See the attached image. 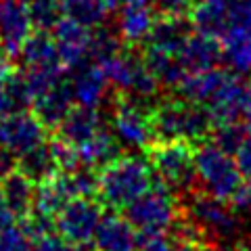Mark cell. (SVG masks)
Listing matches in <instances>:
<instances>
[{
	"instance_id": "13",
	"label": "cell",
	"mask_w": 251,
	"mask_h": 251,
	"mask_svg": "<svg viewBox=\"0 0 251 251\" xmlns=\"http://www.w3.org/2000/svg\"><path fill=\"white\" fill-rule=\"evenodd\" d=\"M157 13L153 9L151 0H124L120 9V21H117V31L126 46L145 44L151 27L155 23Z\"/></svg>"
},
{
	"instance_id": "23",
	"label": "cell",
	"mask_w": 251,
	"mask_h": 251,
	"mask_svg": "<svg viewBox=\"0 0 251 251\" xmlns=\"http://www.w3.org/2000/svg\"><path fill=\"white\" fill-rule=\"evenodd\" d=\"M75 197L74 184L67 172H59L57 176L46 180L42 184H36V197H34V209L54 218L65 207L67 201Z\"/></svg>"
},
{
	"instance_id": "12",
	"label": "cell",
	"mask_w": 251,
	"mask_h": 251,
	"mask_svg": "<svg viewBox=\"0 0 251 251\" xmlns=\"http://www.w3.org/2000/svg\"><path fill=\"white\" fill-rule=\"evenodd\" d=\"M52 38H54V44H57L59 59L67 72H72L77 65L90 61V57H88L90 29L88 27L63 17L57 23V27L52 29Z\"/></svg>"
},
{
	"instance_id": "8",
	"label": "cell",
	"mask_w": 251,
	"mask_h": 251,
	"mask_svg": "<svg viewBox=\"0 0 251 251\" xmlns=\"http://www.w3.org/2000/svg\"><path fill=\"white\" fill-rule=\"evenodd\" d=\"M205 109L214 124L251 122V82L243 80L241 74L228 72L222 86L207 100Z\"/></svg>"
},
{
	"instance_id": "17",
	"label": "cell",
	"mask_w": 251,
	"mask_h": 251,
	"mask_svg": "<svg viewBox=\"0 0 251 251\" xmlns=\"http://www.w3.org/2000/svg\"><path fill=\"white\" fill-rule=\"evenodd\" d=\"M31 29L34 25L29 21L27 4L23 0H0V40L9 46L15 59L19 57L21 46L27 40Z\"/></svg>"
},
{
	"instance_id": "19",
	"label": "cell",
	"mask_w": 251,
	"mask_h": 251,
	"mask_svg": "<svg viewBox=\"0 0 251 251\" xmlns=\"http://www.w3.org/2000/svg\"><path fill=\"white\" fill-rule=\"evenodd\" d=\"M19 57L25 69H63V72H67L59 59L57 44H54L50 31H31L21 46Z\"/></svg>"
},
{
	"instance_id": "27",
	"label": "cell",
	"mask_w": 251,
	"mask_h": 251,
	"mask_svg": "<svg viewBox=\"0 0 251 251\" xmlns=\"http://www.w3.org/2000/svg\"><path fill=\"white\" fill-rule=\"evenodd\" d=\"M188 19H191L193 31L218 38V40H222V36L228 31V11H226V6L220 4L195 2Z\"/></svg>"
},
{
	"instance_id": "42",
	"label": "cell",
	"mask_w": 251,
	"mask_h": 251,
	"mask_svg": "<svg viewBox=\"0 0 251 251\" xmlns=\"http://www.w3.org/2000/svg\"><path fill=\"white\" fill-rule=\"evenodd\" d=\"M17 159L19 157L15 155L9 147L0 145V180H4L6 176L17 170Z\"/></svg>"
},
{
	"instance_id": "9",
	"label": "cell",
	"mask_w": 251,
	"mask_h": 251,
	"mask_svg": "<svg viewBox=\"0 0 251 251\" xmlns=\"http://www.w3.org/2000/svg\"><path fill=\"white\" fill-rule=\"evenodd\" d=\"M186 197L188 203L186 207H182L184 214L195 220L201 228H205L211 237H224L237 228V216H234V209L228 201L218 199L207 191H199V188L186 193Z\"/></svg>"
},
{
	"instance_id": "29",
	"label": "cell",
	"mask_w": 251,
	"mask_h": 251,
	"mask_svg": "<svg viewBox=\"0 0 251 251\" xmlns=\"http://www.w3.org/2000/svg\"><path fill=\"white\" fill-rule=\"evenodd\" d=\"M61 4L67 19L80 23L88 29L103 25L109 13L103 0H61Z\"/></svg>"
},
{
	"instance_id": "45",
	"label": "cell",
	"mask_w": 251,
	"mask_h": 251,
	"mask_svg": "<svg viewBox=\"0 0 251 251\" xmlns=\"http://www.w3.org/2000/svg\"><path fill=\"white\" fill-rule=\"evenodd\" d=\"M105 6L109 11H117V9H122V4H124V0H103Z\"/></svg>"
},
{
	"instance_id": "10",
	"label": "cell",
	"mask_w": 251,
	"mask_h": 251,
	"mask_svg": "<svg viewBox=\"0 0 251 251\" xmlns=\"http://www.w3.org/2000/svg\"><path fill=\"white\" fill-rule=\"evenodd\" d=\"M44 126L29 111H13L0 117V145L9 147L15 155H23L46 140Z\"/></svg>"
},
{
	"instance_id": "44",
	"label": "cell",
	"mask_w": 251,
	"mask_h": 251,
	"mask_svg": "<svg viewBox=\"0 0 251 251\" xmlns=\"http://www.w3.org/2000/svg\"><path fill=\"white\" fill-rule=\"evenodd\" d=\"M13 61H15V57H13V52L9 50V46H6L2 40H0V67L13 65Z\"/></svg>"
},
{
	"instance_id": "30",
	"label": "cell",
	"mask_w": 251,
	"mask_h": 251,
	"mask_svg": "<svg viewBox=\"0 0 251 251\" xmlns=\"http://www.w3.org/2000/svg\"><path fill=\"white\" fill-rule=\"evenodd\" d=\"M124 40L120 31L113 27H107L105 23L99 27L90 29V46H88V57L94 63H103L107 59L115 57L117 52L124 50Z\"/></svg>"
},
{
	"instance_id": "25",
	"label": "cell",
	"mask_w": 251,
	"mask_h": 251,
	"mask_svg": "<svg viewBox=\"0 0 251 251\" xmlns=\"http://www.w3.org/2000/svg\"><path fill=\"white\" fill-rule=\"evenodd\" d=\"M140 57H143L145 65L149 67V72L159 80V84L166 86V88H170V90H174L176 84L186 75L184 67L180 65L176 52H168V50L157 49V46L143 44Z\"/></svg>"
},
{
	"instance_id": "21",
	"label": "cell",
	"mask_w": 251,
	"mask_h": 251,
	"mask_svg": "<svg viewBox=\"0 0 251 251\" xmlns=\"http://www.w3.org/2000/svg\"><path fill=\"white\" fill-rule=\"evenodd\" d=\"M191 31H193V25L188 17H180V15H157L153 27H151V34H149L145 44H151L161 50L178 54L180 46H182V42L186 40V36Z\"/></svg>"
},
{
	"instance_id": "34",
	"label": "cell",
	"mask_w": 251,
	"mask_h": 251,
	"mask_svg": "<svg viewBox=\"0 0 251 251\" xmlns=\"http://www.w3.org/2000/svg\"><path fill=\"white\" fill-rule=\"evenodd\" d=\"M74 184L75 197H99V170L80 166L77 170L69 172Z\"/></svg>"
},
{
	"instance_id": "7",
	"label": "cell",
	"mask_w": 251,
	"mask_h": 251,
	"mask_svg": "<svg viewBox=\"0 0 251 251\" xmlns=\"http://www.w3.org/2000/svg\"><path fill=\"white\" fill-rule=\"evenodd\" d=\"M100 218H103V205L97 197H74L54 216V230L74 245L92 243Z\"/></svg>"
},
{
	"instance_id": "20",
	"label": "cell",
	"mask_w": 251,
	"mask_h": 251,
	"mask_svg": "<svg viewBox=\"0 0 251 251\" xmlns=\"http://www.w3.org/2000/svg\"><path fill=\"white\" fill-rule=\"evenodd\" d=\"M228 72L224 69H205V72H197V74H186L182 80L176 84V97L188 100V103L195 105H207V100L214 97L216 90L222 86V82L226 80Z\"/></svg>"
},
{
	"instance_id": "32",
	"label": "cell",
	"mask_w": 251,
	"mask_h": 251,
	"mask_svg": "<svg viewBox=\"0 0 251 251\" xmlns=\"http://www.w3.org/2000/svg\"><path fill=\"white\" fill-rule=\"evenodd\" d=\"M247 138V124L243 122H224V124H214L209 134V143H214L218 149H222L224 153L234 157L243 145V140Z\"/></svg>"
},
{
	"instance_id": "24",
	"label": "cell",
	"mask_w": 251,
	"mask_h": 251,
	"mask_svg": "<svg viewBox=\"0 0 251 251\" xmlns=\"http://www.w3.org/2000/svg\"><path fill=\"white\" fill-rule=\"evenodd\" d=\"M77 151H80L82 166L103 170L107 163H111L113 159H117L122 155V145L117 143L113 132L107 126H103L90 140H86L84 145L77 147Z\"/></svg>"
},
{
	"instance_id": "18",
	"label": "cell",
	"mask_w": 251,
	"mask_h": 251,
	"mask_svg": "<svg viewBox=\"0 0 251 251\" xmlns=\"http://www.w3.org/2000/svg\"><path fill=\"white\" fill-rule=\"evenodd\" d=\"M103 126H105L103 115H100L97 109L75 105L72 111L67 113L65 120L59 124V128L54 130V136L80 147L86 140H90Z\"/></svg>"
},
{
	"instance_id": "38",
	"label": "cell",
	"mask_w": 251,
	"mask_h": 251,
	"mask_svg": "<svg viewBox=\"0 0 251 251\" xmlns=\"http://www.w3.org/2000/svg\"><path fill=\"white\" fill-rule=\"evenodd\" d=\"M34 243H36V251H75L74 243H69L67 239H63L57 230L44 234V237H40Z\"/></svg>"
},
{
	"instance_id": "47",
	"label": "cell",
	"mask_w": 251,
	"mask_h": 251,
	"mask_svg": "<svg viewBox=\"0 0 251 251\" xmlns=\"http://www.w3.org/2000/svg\"><path fill=\"white\" fill-rule=\"evenodd\" d=\"M23 2H27V0H23Z\"/></svg>"
},
{
	"instance_id": "5",
	"label": "cell",
	"mask_w": 251,
	"mask_h": 251,
	"mask_svg": "<svg viewBox=\"0 0 251 251\" xmlns=\"http://www.w3.org/2000/svg\"><path fill=\"white\" fill-rule=\"evenodd\" d=\"M195 170L203 191L224 201H228L243 182L234 157L224 153L209 140L195 147Z\"/></svg>"
},
{
	"instance_id": "43",
	"label": "cell",
	"mask_w": 251,
	"mask_h": 251,
	"mask_svg": "<svg viewBox=\"0 0 251 251\" xmlns=\"http://www.w3.org/2000/svg\"><path fill=\"white\" fill-rule=\"evenodd\" d=\"M13 224H15V216L4 207V203L0 201V232L6 230V228H11Z\"/></svg>"
},
{
	"instance_id": "36",
	"label": "cell",
	"mask_w": 251,
	"mask_h": 251,
	"mask_svg": "<svg viewBox=\"0 0 251 251\" xmlns=\"http://www.w3.org/2000/svg\"><path fill=\"white\" fill-rule=\"evenodd\" d=\"M228 29L251 36V0H228Z\"/></svg>"
},
{
	"instance_id": "6",
	"label": "cell",
	"mask_w": 251,
	"mask_h": 251,
	"mask_svg": "<svg viewBox=\"0 0 251 251\" xmlns=\"http://www.w3.org/2000/svg\"><path fill=\"white\" fill-rule=\"evenodd\" d=\"M111 132L117 143L128 149L149 151L155 145L149 109H145L140 100L120 92H115L111 100Z\"/></svg>"
},
{
	"instance_id": "1",
	"label": "cell",
	"mask_w": 251,
	"mask_h": 251,
	"mask_svg": "<svg viewBox=\"0 0 251 251\" xmlns=\"http://www.w3.org/2000/svg\"><path fill=\"white\" fill-rule=\"evenodd\" d=\"M155 143L186 140L193 147L209 140L214 120L203 105L188 103L184 99H163L149 109Z\"/></svg>"
},
{
	"instance_id": "4",
	"label": "cell",
	"mask_w": 251,
	"mask_h": 251,
	"mask_svg": "<svg viewBox=\"0 0 251 251\" xmlns=\"http://www.w3.org/2000/svg\"><path fill=\"white\" fill-rule=\"evenodd\" d=\"M153 178L166 184L170 191L191 193L199 182L195 170V147L186 140L174 143H155L147 151Z\"/></svg>"
},
{
	"instance_id": "28",
	"label": "cell",
	"mask_w": 251,
	"mask_h": 251,
	"mask_svg": "<svg viewBox=\"0 0 251 251\" xmlns=\"http://www.w3.org/2000/svg\"><path fill=\"white\" fill-rule=\"evenodd\" d=\"M220 44H222V61L234 74L251 72V36L228 29Z\"/></svg>"
},
{
	"instance_id": "15",
	"label": "cell",
	"mask_w": 251,
	"mask_h": 251,
	"mask_svg": "<svg viewBox=\"0 0 251 251\" xmlns=\"http://www.w3.org/2000/svg\"><path fill=\"white\" fill-rule=\"evenodd\" d=\"M92 243L97 251H138L140 234L126 216L107 214L100 218Z\"/></svg>"
},
{
	"instance_id": "35",
	"label": "cell",
	"mask_w": 251,
	"mask_h": 251,
	"mask_svg": "<svg viewBox=\"0 0 251 251\" xmlns=\"http://www.w3.org/2000/svg\"><path fill=\"white\" fill-rule=\"evenodd\" d=\"M21 230L29 241H38L44 234L54 230V218L42 214V211L31 209L25 218H21Z\"/></svg>"
},
{
	"instance_id": "26",
	"label": "cell",
	"mask_w": 251,
	"mask_h": 251,
	"mask_svg": "<svg viewBox=\"0 0 251 251\" xmlns=\"http://www.w3.org/2000/svg\"><path fill=\"white\" fill-rule=\"evenodd\" d=\"M17 170L23 176H27L34 184H42L46 180H50L52 176H57L59 166H57V161H54L49 140H44V143L36 145L34 149H29V151L19 155Z\"/></svg>"
},
{
	"instance_id": "33",
	"label": "cell",
	"mask_w": 251,
	"mask_h": 251,
	"mask_svg": "<svg viewBox=\"0 0 251 251\" xmlns=\"http://www.w3.org/2000/svg\"><path fill=\"white\" fill-rule=\"evenodd\" d=\"M49 145L52 149V155H54V161H57L59 166V172H74L82 166L80 161V151H77V147L67 143V140H63L59 136H54L52 140H49Z\"/></svg>"
},
{
	"instance_id": "46",
	"label": "cell",
	"mask_w": 251,
	"mask_h": 251,
	"mask_svg": "<svg viewBox=\"0 0 251 251\" xmlns=\"http://www.w3.org/2000/svg\"><path fill=\"white\" fill-rule=\"evenodd\" d=\"M239 251H251V241L241 243V245H239Z\"/></svg>"
},
{
	"instance_id": "40",
	"label": "cell",
	"mask_w": 251,
	"mask_h": 251,
	"mask_svg": "<svg viewBox=\"0 0 251 251\" xmlns=\"http://www.w3.org/2000/svg\"><path fill=\"white\" fill-rule=\"evenodd\" d=\"M138 251H176V245L174 239H168L166 234H153L140 239Z\"/></svg>"
},
{
	"instance_id": "39",
	"label": "cell",
	"mask_w": 251,
	"mask_h": 251,
	"mask_svg": "<svg viewBox=\"0 0 251 251\" xmlns=\"http://www.w3.org/2000/svg\"><path fill=\"white\" fill-rule=\"evenodd\" d=\"M234 161H237L243 180L251 182V134L249 132H247V138L243 140V145L239 147V151L234 153Z\"/></svg>"
},
{
	"instance_id": "16",
	"label": "cell",
	"mask_w": 251,
	"mask_h": 251,
	"mask_svg": "<svg viewBox=\"0 0 251 251\" xmlns=\"http://www.w3.org/2000/svg\"><path fill=\"white\" fill-rule=\"evenodd\" d=\"M75 107L74 92L69 82H59L52 88L44 90L42 94H38L31 103V113L38 117L46 130H57L59 124L65 120L67 113Z\"/></svg>"
},
{
	"instance_id": "2",
	"label": "cell",
	"mask_w": 251,
	"mask_h": 251,
	"mask_svg": "<svg viewBox=\"0 0 251 251\" xmlns=\"http://www.w3.org/2000/svg\"><path fill=\"white\" fill-rule=\"evenodd\" d=\"M153 186L151 163L134 155H120L99 170V199L111 209H124Z\"/></svg>"
},
{
	"instance_id": "11",
	"label": "cell",
	"mask_w": 251,
	"mask_h": 251,
	"mask_svg": "<svg viewBox=\"0 0 251 251\" xmlns=\"http://www.w3.org/2000/svg\"><path fill=\"white\" fill-rule=\"evenodd\" d=\"M69 86H72L75 105L92 107V109L105 105L109 99V90H111V86H109L103 74V67L94 61H86L75 69H72Z\"/></svg>"
},
{
	"instance_id": "14",
	"label": "cell",
	"mask_w": 251,
	"mask_h": 251,
	"mask_svg": "<svg viewBox=\"0 0 251 251\" xmlns=\"http://www.w3.org/2000/svg\"><path fill=\"white\" fill-rule=\"evenodd\" d=\"M178 61L186 74L214 69L222 63V44L218 38L191 31L178 50Z\"/></svg>"
},
{
	"instance_id": "41",
	"label": "cell",
	"mask_w": 251,
	"mask_h": 251,
	"mask_svg": "<svg viewBox=\"0 0 251 251\" xmlns=\"http://www.w3.org/2000/svg\"><path fill=\"white\" fill-rule=\"evenodd\" d=\"M228 203H230V207L237 211H251V182L249 180L241 182V186L232 193Z\"/></svg>"
},
{
	"instance_id": "31",
	"label": "cell",
	"mask_w": 251,
	"mask_h": 251,
	"mask_svg": "<svg viewBox=\"0 0 251 251\" xmlns=\"http://www.w3.org/2000/svg\"><path fill=\"white\" fill-rule=\"evenodd\" d=\"M27 13L34 29L40 31H52L65 17L61 0H27Z\"/></svg>"
},
{
	"instance_id": "37",
	"label": "cell",
	"mask_w": 251,
	"mask_h": 251,
	"mask_svg": "<svg viewBox=\"0 0 251 251\" xmlns=\"http://www.w3.org/2000/svg\"><path fill=\"white\" fill-rule=\"evenodd\" d=\"M151 4L157 15H180V17H188L195 0H151Z\"/></svg>"
},
{
	"instance_id": "22",
	"label": "cell",
	"mask_w": 251,
	"mask_h": 251,
	"mask_svg": "<svg viewBox=\"0 0 251 251\" xmlns=\"http://www.w3.org/2000/svg\"><path fill=\"white\" fill-rule=\"evenodd\" d=\"M0 195H2L4 207L15 216V220H21L34 209L36 184L19 170H15L4 180H0Z\"/></svg>"
},
{
	"instance_id": "3",
	"label": "cell",
	"mask_w": 251,
	"mask_h": 251,
	"mask_svg": "<svg viewBox=\"0 0 251 251\" xmlns=\"http://www.w3.org/2000/svg\"><path fill=\"white\" fill-rule=\"evenodd\" d=\"M180 209L182 207L178 205L170 188L153 178V186L132 201L128 207H124V216L143 239L153 234H166L176 222Z\"/></svg>"
}]
</instances>
